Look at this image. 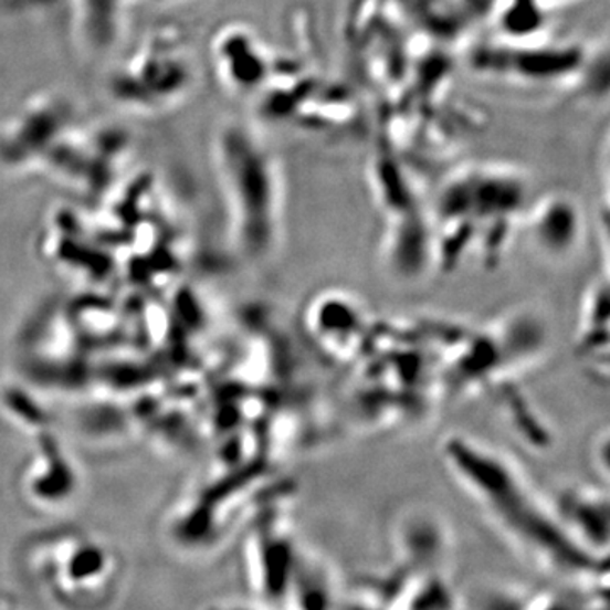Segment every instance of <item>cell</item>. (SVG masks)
<instances>
[{"label":"cell","instance_id":"cell-1","mask_svg":"<svg viewBox=\"0 0 610 610\" xmlns=\"http://www.w3.org/2000/svg\"><path fill=\"white\" fill-rule=\"evenodd\" d=\"M441 460L451 478L534 567L583 583L606 574V559L571 539L555 505L533 487L513 458L476 438L453 434L441 444Z\"/></svg>","mask_w":610,"mask_h":610},{"label":"cell","instance_id":"cell-4","mask_svg":"<svg viewBox=\"0 0 610 610\" xmlns=\"http://www.w3.org/2000/svg\"><path fill=\"white\" fill-rule=\"evenodd\" d=\"M609 285L607 278L602 284L592 285L587 292L581 311L580 335L577 339V351L583 360L609 370Z\"/></svg>","mask_w":610,"mask_h":610},{"label":"cell","instance_id":"cell-2","mask_svg":"<svg viewBox=\"0 0 610 610\" xmlns=\"http://www.w3.org/2000/svg\"><path fill=\"white\" fill-rule=\"evenodd\" d=\"M305 324L311 341L338 360H353L370 339L364 305L343 292H324L311 302Z\"/></svg>","mask_w":610,"mask_h":610},{"label":"cell","instance_id":"cell-3","mask_svg":"<svg viewBox=\"0 0 610 610\" xmlns=\"http://www.w3.org/2000/svg\"><path fill=\"white\" fill-rule=\"evenodd\" d=\"M555 511L571 539L599 559L609 555V497L603 488L575 487L559 495Z\"/></svg>","mask_w":610,"mask_h":610},{"label":"cell","instance_id":"cell-5","mask_svg":"<svg viewBox=\"0 0 610 610\" xmlns=\"http://www.w3.org/2000/svg\"><path fill=\"white\" fill-rule=\"evenodd\" d=\"M221 610H246V609H238V607H231V609H221Z\"/></svg>","mask_w":610,"mask_h":610}]
</instances>
